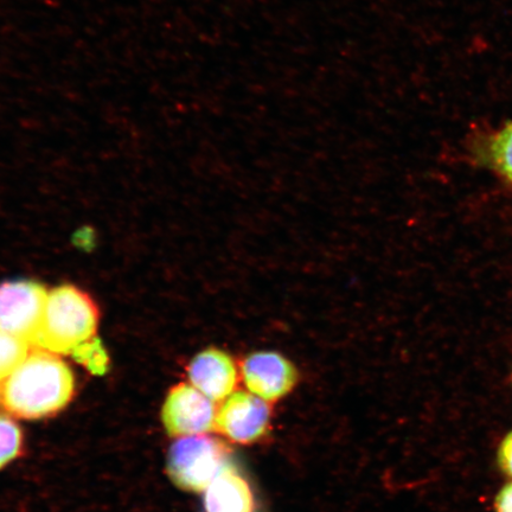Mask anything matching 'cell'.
Instances as JSON below:
<instances>
[{"instance_id":"cell-1","label":"cell","mask_w":512,"mask_h":512,"mask_svg":"<svg viewBox=\"0 0 512 512\" xmlns=\"http://www.w3.org/2000/svg\"><path fill=\"white\" fill-rule=\"evenodd\" d=\"M74 390L72 369L59 355L35 348L2 382L0 401L17 418L37 420L61 412L72 401Z\"/></svg>"},{"instance_id":"cell-2","label":"cell","mask_w":512,"mask_h":512,"mask_svg":"<svg viewBox=\"0 0 512 512\" xmlns=\"http://www.w3.org/2000/svg\"><path fill=\"white\" fill-rule=\"evenodd\" d=\"M99 310L87 293L64 285L49 292L46 311L32 347L78 358L95 342Z\"/></svg>"},{"instance_id":"cell-3","label":"cell","mask_w":512,"mask_h":512,"mask_svg":"<svg viewBox=\"0 0 512 512\" xmlns=\"http://www.w3.org/2000/svg\"><path fill=\"white\" fill-rule=\"evenodd\" d=\"M229 451L221 440L194 435L176 441L168 456L169 477L179 489L206 491L228 463Z\"/></svg>"},{"instance_id":"cell-4","label":"cell","mask_w":512,"mask_h":512,"mask_svg":"<svg viewBox=\"0 0 512 512\" xmlns=\"http://www.w3.org/2000/svg\"><path fill=\"white\" fill-rule=\"evenodd\" d=\"M49 292L36 281H8L0 285V330L31 345L42 324Z\"/></svg>"},{"instance_id":"cell-5","label":"cell","mask_w":512,"mask_h":512,"mask_svg":"<svg viewBox=\"0 0 512 512\" xmlns=\"http://www.w3.org/2000/svg\"><path fill=\"white\" fill-rule=\"evenodd\" d=\"M162 420L170 437H194L214 430V401L187 383L172 388L166 398Z\"/></svg>"},{"instance_id":"cell-6","label":"cell","mask_w":512,"mask_h":512,"mask_svg":"<svg viewBox=\"0 0 512 512\" xmlns=\"http://www.w3.org/2000/svg\"><path fill=\"white\" fill-rule=\"evenodd\" d=\"M247 389L264 401H278L297 386L296 366L278 351L262 350L249 354L241 364Z\"/></svg>"},{"instance_id":"cell-7","label":"cell","mask_w":512,"mask_h":512,"mask_svg":"<svg viewBox=\"0 0 512 512\" xmlns=\"http://www.w3.org/2000/svg\"><path fill=\"white\" fill-rule=\"evenodd\" d=\"M271 412L266 401L252 393L236 392L216 415V430L234 443L252 444L266 434Z\"/></svg>"},{"instance_id":"cell-8","label":"cell","mask_w":512,"mask_h":512,"mask_svg":"<svg viewBox=\"0 0 512 512\" xmlns=\"http://www.w3.org/2000/svg\"><path fill=\"white\" fill-rule=\"evenodd\" d=\"M191 386L213 401H223L234 393L239 380L234 358L219 348H208L197 354L189 364Z\"/></svg>"},{"instance_id":"cell-9","label":"cell","mask_w":512,"mask_h":512,"mask_svg":"<svg viewBox=\"0 0 512 512\" xmlns=\"http://www.w3.org/2000/svg\"><path fill=\"white\" fill-rule=\"evenodd\" d=\"M206 512H254L255 499L247 479L232 465L224 467L204 491Z\"/></svg>"},{"instance_id":"cell-10","label":"cell","mask_w":512,"mask_h":512,"mask_svg":"<svg viewBox=\"0 0 512 512\" xmlns=\"http://www.w3.org/2000/svg\"><path fill=\"white\" fill-rule=\"evenodd\" d=\"M485 158L498 175L512 184V119L489 138Z\"/></svg>"},{"instance_id":"cell-11","label":"cell","mask_w":512,"mask_h":512,"mask_svg":"<svg viewBox=\"0 0 512 512\" xmlns=\"http://www.w3.org/2000/svg\"><path fill=\"white\" fill-rule=\"evenodd\" d=\"M32 345L21 337L0 330V382H4L21 366Z\"/></svg>"},{"instance_id":"cell-12","label":"cell","mask_w":512,"mask_h":512,"mask_svg":"<svg viewBox=\"0 0 512 512\" xmlns=\"http://www.w3.org/2000/svg\"><path fill=\"white\" fill-rule=\"evenodd\" d=\"M23 444V434L16 422L0 414V470L18 457Z\"/></svg>"},{"instance_id":"cell-13","label":"cell","mask_w":512,"mask_h":512,"mask_svg":"<svg viewBox=\"0 0 512 512\" xmlns=\"http://www.w3.org/2000/svg\"><path fill=\"white\" fill-rule=\"evenodd\" d=\"M498 466L512 480V431L505 435L497 451Z\"/></svg>"},{"instance_id":"cell-14","label":"cell","mask_w":512,"mask_h":512,"mask_svg":"<svg viewBox=\"0 0 512 512\" xmlns=\"http://www.w3.org/2000/svg\"><path fill=\"white\" fill-rule=\"evenodd\" d=\"M496 512H512V480L504 485L495 498Z\"/></svg>"}]
</instances>
